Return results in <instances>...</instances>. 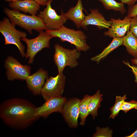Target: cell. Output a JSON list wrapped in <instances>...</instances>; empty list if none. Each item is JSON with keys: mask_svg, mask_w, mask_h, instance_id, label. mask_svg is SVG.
Masks as SVG:
<instances>
[{"mask_svg": "<svg viewBox=\"0 0 137 137\" xmlns=\"http://www.w3.org/2000/svg\"><path fill=\"white\" fill-rule=\"evenodd\" d=\"M36 108L25 99L13 98L7 99L0 106V118L10 127L25 129L39 118L36 115Z\"/></svg>", "mask_w": 137, "mask_h": 137, "instance_id": "1", "label": "cell"}, {"mask_svg": "<svg viewBox=\"0 0 137 137\" xmlns=\"http://www.w3.org/2000/svg\"><path fill=\"white\" fill-rule=\"evenodd\" d=\"M3 11L11 22L25 29L30 34H32L33 30L39 32L47 30L42 20L38 16L27 15L6 7L4 8Z\"/></svg>", "mask_w": 137, "mask_h": 137, "instance_id": "2", "label": "cell"}, {"mask_svg": "<svg viewBox=\"0 0 137 137\" xmlns=\"http://www.w3.org/2000/svg\"><path fill=\"white\" fill-rule=\"evenodd\" d=\"M45 32L53 38H59L62 42L66 41L74 45L79 52H85L90 48L87 43V37L81 30H75L63 25L57 30H46Z\"/></svg>", "mask_w": 137, "mask_h": 137, "instance_id": "3", "label": "cell"}, {"mask_svg": "<svg viewBox=\"0 0 137 137\" xmlns=\"http://www.w3.org/2000/svg\"><path fill=\"white\" fill-rule=\"evenodd\" d=\"M54 48L53 59L57 67L58 73H63L66 66L71 68H75L78 65L77 60L80 54L76 48L67 49L57 44L55 45Z\"/></svg>", "mask_w": 137, "mask_h": 137, "instance_id": "4", "label": "cell"}, {"mask_svg": "<svg viewBox=\"0 0 137 137\" xmlns=\"http://www.w3.org/2000/svg\"><path fill=\"white\" fill-rule=\"evenodd\" d=\"M15 26L8 18H5L0 22V32L4 38V44L14 45L18 49L22 56L24 57L25 56V47L20 40L26 37L27 35L25 32L16 29Z\"/></svg>", "mask_w": 137, "mask_h": 137, "instance_id": "5", "label": "cell"}, {"mask_svg": "<svg viewBox=\"0 0 137 137\" xmlns=\"http://www.w3.org/2000/svg\"><path fill=\"white\" fill-rule=\"evenodd\" d=\"M53 37L43 31L39 32L37 37L31 39L26 37L21 39V40L26 44L27 50L25 57L28 59V63L31 64L33 62L35 56L39 51L45 48H48L50 40Z\"/></svg>", "mask_w": 137, "mask_h": 137, "instance_id": "6", "label": "cell"}, {"mask_svg": "<svg viewBox=\"0 0 137 137\" xmlns=\"http://www.w3.org/2000/svg\"><path fill=\"white\" fill-rule=\"evenodd\" d=\"M53 0H49L46 7L43 11H40L38 16L40 18L45 24L47 30H57L61 27L67 20L65 13L62 10L60 15L57 14L53 8L51 3Z\"/></svg>", "mask_w": 137, "mask_h": 137, "instance_id": "7", "label": "cell"}, {"mask_svg": "<svg viewBox=\"0 0 137 137\" xmlns=\"http://www.w3.org/2000/svg\"><path fill=\"white\" fill-rule=\"evenodd\" d=\"M65 82V77L63 73L47 78L41 94L45 100L52 97L62 96Z\"/></svg>", "mask_w": 137, "mask_h": 137, "instance_id": "8", "label": "cell"}, {"mask_svg": "<svg viewBox=\"0 0 137 137\" xmlns=\"http://www.w3.org/2000/svg\"><path fill=\"white\" fill-rule=\"evenodd\" d=\"M4 65L7 70V78L9 80H26L31 73L29 66L22 64L12 56L7 57L5 60Z\"/></svg>", "mask_w": 137, "mask_h": 137, "instance_id": "9", "label": "cell"}, {"mask_svg": "<svg viewBox=\"0 0 137 137\" xmlns=\"http://www.w3.org/2000/svg\"><path fill=\"white\" fill-rule=\"evenodd\" d=\"M80 101V99L76 97L67 100L60 112L66 122L71 128H75L78 126Z\"/></svg>", "mask_w": 137, "mask_h": 137, "instance_id": "10", "label": "cell"}, {"mask_svg": "<svg viewBox=\"0 0 137 137\" xmlns=\"http://www.w3.org/2000/svg\"><path fill=\"white\" fill-rule=\"evenodd\" d=\"M67 100L66 97L60 96L52 97L45 100L43 105L36 108V115L39 118H46L53 113H60Z\"/></svg>", "mask_w": 137, "mask_h": 137, "instance_id": "11", "label": "cell"}, {"mask_svg": "<svg viewBox=\"0 0 137 137\" xmlns=\"http://www.w3.org/2000/svg\"><path fill=\"white\" fill-rule=\"evenodd\" d=\"M131 18L127 15L123 20L111 18V25L108 30L104 32V34L113 38L123 37L129 30Z\"/></svg>", "mask_w": 137, "mask_h": 137, "instance_id": "12", "label": "cell"}, {"mask_svg": "<svg viewBox=\"0 0 137 137\" xmlns=\"http://www.w3.org/2000/svg\"><path fill=\"white\" fill-rule=\"evenodd\" d=\"M90 13L85 16L81 24V27L87 29V26L91 25L97 26L99 30L105 28L108 29L110 28L111 22L107 21L98 9H90Z\"/></svg>", "mask_w": 137, "mask_h": 137, "instance_id": "13", "label": "cell"}, {"mask_svg": "<svg viewBox=\"0 0 137 137\" xmlns=\"http://www.w3.org/2000/svg\"><path fill=\"white\" fill-rule=\"evenodd\" d=\"M48 76L47 71L40 68L27 78L25 80L27 87L33 94L37 95L41 94L42 89Z\"/></svg>", "mask_w": 137, "mask_h": 137, "instance_id": "14", "label": "cell"}, {"mask_svg": "<svg viewBox=\"0 0 137 137\" xmlns=\"http://www.w3.org/2000/svg\"><path fill=\"white\" fill-rule=\"evenodd\" d=\"M9 6L11 8L25 13H28L36 15L40 8V5L33 0H22L10 2Z\"/></svg>", "mask_w": 137, "mask_h": 137, "instance_id": "15", "label": "cell"}, {"mask_svg": "<svg viewBox=\"0 0 137 137\" xmlns=\"http://www.w3.org/2000/svg\"><path fill=\"white\" fill-rule=\"evenodd\" d=\"M83 10H85L83 7L82 0H78L76 6L71 7L65 13L67 19L73 22L78 28L81 27L85 16Z\"/></svg>", "mask_w": 137, "mask_h": 137, "instance_id": "16", "label": "cell"}, {"mask_svg": "<svg viewBox=\"0 0 137 137\" xmlns=\"http://www.w3.org/2000/svg\"><path fill=\"white\" fill-rule=\"evenodd\" d=\"M123 37V45L125 46L128 53L137 58V38L130 30Z\"/></svg>", "mask_w": 137, "mask_h": 137, "instance_id": "17", "label": "cell"}, {"mask_svg": "<svg viewBox=\"0 0 137 137\" xmlns=\"http://www.w3.org/2000/svg\"><path fill=\"white\" fill-rule=\"evenodd\" d=\"M123 37L114 38L110 44L100 54L92 57V61L98 63L105 57L109 54L119 46L123 45Z\"/></svg>", "mask_w": 137, "mask_h": 137, "instance_id": "18", "label": "cell"}, {"mask_svg": "<svg viewBox=\"0 0 137 137\" xmlns=\"http://www.w3.org/2000/svg\"><path fill=\"white\" fill-rule=\"evenodd\" d=\"M102 96L99 90L91 96L88 104V110L89 114L91 115L93 119L97 115L98 110L100 106V103L103 100Z\"/></svg>", "mask_w": 137, "mask_h": 137, "instance_id": "19", "label": "cell"}, {"mask_svg": "<svg viewBox=\"0 0 137 137\" xmlns=\"http://www.w3.org/2000/svg\"><path fill=\"white\" fill-rule=\"evenodd\" d=\"M91 96L88 95H85L80 100L79 105V117L80 118V124L83 125L86 119L89 114L88 110V105Z\"/></svg>", "mask_w": 137, "mask_h": 137, "instance_id": "20", "label": "cell"}, {"mask_svg": "<svg viewBox=\"0 0 137 137\" xmlns=\"http://www.w3.org/2000/svg\"><path fill=\"white\" fill-rule=\"evenodd\" d=\"M102 4L105 9L107 10H113L114 11H119L122 14L126 11L124 4L117 2L115 0H97Z\"/></svg>", "mask_w": 137, "mask_h": 137, "instance_id": "21", "label": "cell"}, {"mask_svg": "<svg viewBox=\"0 0 137 137\" xmlns=\"http://www.w3.org/2000/svg\"><path fill=\"white\" fill-rule=\"evenodd\" d=\"M127 98L126 95L123 96H116L115 104L110 109L111 112L110 118L114 119L118 114L121 110V108L123 102Z\"/></svg>", "mask_w": 137, "mask_h": 137, "instance_id": "22", "label": "cell"}, {"mask_svg": "<svg viewBox=\"0 0 137 137\" xmlns=\"http://www.w3.org/2000/svg\"><path fill=\"white\" fill-rule=\"evenodd\" d=\"M112 130L108 127L96 128V132L93 135V137H112Z\"/></svg>", "mask_w": 137, "mask_h": 137, "instance_id": "23", "label": "cell"}, {"mask_svg": "<svg viewBox=\"0 0 137 137\" xmlns=\"http://www.w3.org/2000/svg\"><path fill=\"white\" fill-rule=\"evenodd\" d=\"M137 109V101L132 100L127 102L125 101L123 102L121 108L122 110L125 113L132 109Z\"/></svg>", "mask_w": 137, "mask_h": 137, "instance_id": "24", "label": "cell"}, {"mask_svg": "<svg viewBox=\"0 0 137 137\" xmlns=\"http://www.w3.org/2000/svg\"><path fill=\"white\" fill-rule=\"evenodd\" d=\"M129 30L137 38V15L131 18Z\"/></svg>", "mask_w": 137, "mask_h": 137, "instance_id": "25", "label": "cell"}, {"mask_svg": "<svg viewBox=\"0 0 137 137\" xmlns=\"http://www.w3.org/2000/svg\"><path fill=\"white\" fill-rule=\"evenodd\" d=\"M127 14V15L131 18L137 15V3L129 6Z\"/></svg>", "mask_w": 137, "mask_h": 137, "instance_id": "26", "label": "cell"}, {"mask_svg": "<svg viewBox=\"0 0 137 137\" xmlns=\"http://www.w3.org/2000/svg\"><path fill=\"white\" fill-rule=\"evenodd\" d=\"M124 64L127 65L132 69V71L134 74L135 78V82L137 83V66L132 65H130L128 62L123 61Z\"/></svg>", "mask_w": 137, "mask_h": 137, "instance_id": "27", "label": "cell"}, {"mask_svg": "<svg viewBox=\"0 0 137 137\" xmlns=\"http://www.w3.org/2000/svg\"><path fill=\"white\" fill-rule=\"evenodd\" d=\"M121 2L127 4L129 6L134 4L137 0H120Z\"/></svg>", "mask_w": 137, "mask_h": 137, "instance_id": "28", "label": "cell"}, {"mask_svg": "<svg viewBox=\"0 0 137 137\" xmlns=\"http://www.w3.org/2000/svg\"><path fill=\"white\" fill-rule=\"evenodd\" d=\"M40 5L44 6H46L49 0H33Z\"/></svg>", "mask_w": 137, "mask_h": 137, "instance_id": "29", "label": "cell"}, {"mask_svg": "<svg viewBox=\"0 0 137 137\" xmlns=\"http://www.w3.org/2000/svg\"><path fill=\"white\" fill-rule=\"evenodd\" d=\"M126 137H137V129L130 135L126 136Z\"/></svg>", "mask_w": 137, "mask_h": 137, "instance_id": "30", "label": "cell"}, {"mask_svg": "<svg viewBox=\"0 0 137 137\" xmlns=\"http://www.w3.org/2000/svg\"><path fill=\"white\" fill-rule=\"evenodd\" d=\"M131 61L133 64L137 65V58L132 59L131 60Z\"/></svg>", "mask_w": 137, "mask_h": 137, "instance_id": "31", "label": "cell"}, {"mask_svg": "<svg viewBox=\"0 0 137 137\" xmlns=\"http://www.w3.org/2000/svg\"><path fill=\"white\" fill-rule=\"evenodd\" d=\"M5 1L10 2H14L22 0H3Z\"/></svg>", "mask_w": 137, "mask_h": 137, "instance_id": "32", "label": "cell"}]
</instances>
